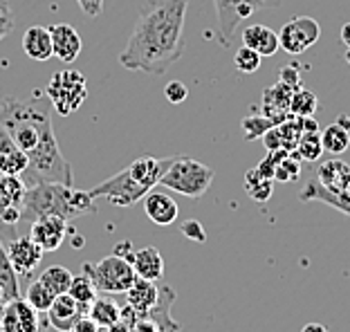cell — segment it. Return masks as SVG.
I'll list each match as a JSON object with an SVG mask.
<instances>
[{
	"instance_id": "1",
	"label": "cell",
	"mask_w": 350,
	"mask_h": 332,
	"mask_svg": "<svg viewBox=\"0 0 350 332\" xmlns=\"http://www.w3.org/2000/svg\"><path fill=\"white\" fill-rule=\"evenodd\" d=\"M191 0H157L139 14L119 54L126 70L160 77L185 54V20Z\"/></svg>"
},
{
	"instance_id": "2",
	"label": "cell",
	"mask_w": 350,
	"mask_h": 332,
	"mask_svg": "<svg viewBox=\"0 0 350 332\" xmlns=\"http://www.w3.org/2000/svg\"><path fill=\"white\" fill-rule=\"evenodd\" d=\"M94 197L90 191H79L68 184H54V182H38L27 186L25 200H23V220L34 223L43 216L77 218L81 213H94Z\"/></svg>"
},
{
	"instance_id": "3",
	"label": "cell",
	"mask_w": 350,
	"mask_h": 332,
	"mask_svg": "<svg viewBox=\"0 0 350 332\" xmlns=\"http://www.w3.org/2000/svg\"><path fill=\"white\" fill-rule=\"evenodd\" d=\"M0 124L25 155L34 151L43 139L54 135L50 113L43 106L16 97H5L0 101Z\"/></svg>"
},
{
	"instance_id": "4",
	"label": "cell",
	"mask_w": 350,
	"mask_h": 332,
	"mask_svg": "<svg viewBox=\"0 0 350 332\" xmlns=\"http://www.w3.org/2000/svg\"><path fill=\"white\" fill-rule=\"evenodd\" d=\"M213 182V169L202 162L193 160V157L175 155L171 166L162 176L160 184L169 191H175L187 197H202L209 191Z\"/></svg>"
},
{
	"instance_id": "5",
	"label": "cell",
	"mask_w": 350,
	"mask_h": 332,
	"mask_svg": "<svg viewBox=\"0 0 350 332\" xmlns=\"http://www.w3.org/2000/svg\"><path fill=\"white\" fill-rule=\"evenodd\" d=\"M83 274L90 276V281L94 283L97 292H103V294H126V290L137 279L133 265L117 254L101 258L99 263H94V265L85 263Z\"/></svg>"
},
{
	"instance_id": "6",
	"label": "cell",
	"mask_w": 350,
	"mask_h": 332,
	"mask_svg": "<svg viewBox=\"0 0 350 332\" xmlns=\"http://www.w3.org/2000/svg\"><path fill=\"white\" fill-rule=\"evenodd\" d=\"M283 0H213L216 7V25L220 31V45H232L234 31L243 20H247L260 10H276Z\"/></svg>"
},
{
	"instance_id": "7",
	"label": "cell",
	"mask_w": 350,
	"mask_h": 332,
	"mask_svg": "<svg viewBox=\"0 0 350 332\" xmlns=\"http://www.w3.org/2000/svg\"><path fill=\"white\" fill-rule=\"evenodd\" d=\"M45 92L50 97L54 110L59 115L68 117L83 106L88 97V81L79 70H63V72H57L50 79Z\"/></svg>"
},
{
	"instance_id": "8",
	"label": "cell",
	"mask_w": 350,
	"mask_h": 332,
	"mask_svg": "<svg viewBox=\"0 0 350 332\" xmlns=\"http://www.w3.org/2000/svg\"><path fill=\"white\" fill-rule=\"evenodd\" d=\"M146 193H148V189L142 186L129 173V169H122L119 173H115L113 178L103 180L97 186L90 189V195L94 200H97V197H106L115 207H133V204L139 202Z\"/></svg>"
},
{
	"instance_id": "9",
	"label": "cell",
	"mask_w": 350,
	"mask_h": 332,
	"mask_svg": "<svg viewBox=\"0 0 350 332\" xmlns=\"http://www.w3.org/2000/svg\"><path fill=\"white\" fill-rule=\"evenodd\" d=\"M321 38L319 23L310 16H294L278 31V47L290 57H299Z\"/></svg>"
},
{
	"instance_id": "10",
	"label": "cell",
	"mask_w": 350,
	"mask_h": 332,
	"mask_svg": "<svg viewBox=\"0 0 350 332\" xmlns=\"http://www.w3.org/2000/svg\"><path fill=\"white\" fill-rule=\"evenodd\" d=\"M41 312H36L23 296L3 303V330L5 332H38L41 330Z\"/></svg>"
},
{
	"instance_id": "11",
	"label": "cell",
	"mask_w": 350,
	"mask_h": 332,
	"mask_svg": "<svg viewBox=\"0 0 350 332\" xmlns=\"http://www.w3.org/2000/svg\"><path fill=\"white\" fill-rule=\"evenodd\" d=\"M68 220L61 218V216H43V218H36L31 223L29 229V238L34 240L38 247L43 251H57L63 240L68 236Z\"/></svg>"
},
{
	"instance_id": "12",
	"label": "cell",
	"mask_w": 350,
	"mask_h": 332,
	"mask_svg": "<svg viewBox=\"0 0 350 332\" xmlns=\"http://www.w3.org/2000/svg\"><path fill=\"white\" fill-rule=\"evenodd\" d=\"M5 247H7V254H10L16 274H21V276H29L34 272L36 267L41 265L43 254H45L29 236H14Z\"/></svg>"
},
{
	"instance_id": "13",
	"label": "cell",
	"mask_w": 350,
	"mask_h": 332,
	"mask_svg": "<svg viewBox=\"0 0 350 332\" xmlns=\"http://www.w3.org/2000/svg\"><path fill=\"white\" fill-rule=\"evenodd\" d=\"M299 200L301 202H323L332 209L346 213L350 218V193H339V191H332L328 186H323L321 182L317 180L314 173L306 182V186L299 191Z\"/></svg>"
},
{
	"instance_id": "14",
	"label": "cell",
	"mask_w": 350,
	"mask_h": 332,
	"mask_svg": "<svg viewBox=\"0 0 350 332\" xmlns=\"http://www.w3.org/2000/svg\"><path fill=\"white\" fill-rule=\"evenodd\" d=\"M52 34V54L63 63H75L77 57L81 54V36L79 31L68 25V23H57V25L50 27Z\"/></svg>"
},
{
	"instance_id": "15",
	"label": "cell",
	"mask_w": 350,
	"mask_h": 332,
	"mask_svg": "<svg viewBox=\"0 0 350 332\" xmlns=\"http://www.w3.org/2000/svg\"><path fill=\"white\" fill-rule=\"evenodd\" d=\"M142 202H144V211H146L148 220L160 227L173 225L180 216L178 202L164 191H153V189H150V191L142 197Z\"/></svg>"
},
{
	"instance_id": "16",
	"label": "cell",
	"mask_w": 350,
	"mask_h": 332,
	"mask_svg": "<svg viewBox=\"0 0 350 332\" xmlns=\"http://www.w3.org/2000/svg\"><path fill=\"white\" fill-rule=\"evenodd\" d=\"M294 88H290L288 83L276 81L274 85H269L262 92L260 99V113L265 117H272L278 124L285 122L290 117V99H292Z\"/></svg>"
},
{
	"instance_id": "17",
	"label": "cell",
	"mask_w": 350,
	"mask_h": 332,
	"mask_svg": "<svg viewBox=\"0 0 350 332\" xmlns=\"http://www.w3.org/2000/svg\"><path fill=\"white\" fill-rule=\"evenodd\" d=\"M83 314H88V312L66 292V294L54 296L50 310H47V321H50V326L54 330L70 332V328H72L77 319L83 317Z\"/></svg>"
},
{
	"instance_id": "18",
	"label": "cell",
	"mask_w": 350,
	"mask_h": 332,
	"mask_svg": "<svg viewBox=\"0 0 350 332\" xmlns=\"http://www.w3.org/2000/svg\"><path fill=\"white\" fill-rule=\"evenodd\" d=\"M27 169V155L14 144L10 133L0 124V173L3 176H23Z\"/></svg>"
},
{
	"instance_id": "19",
	"label": "cell",
	"mask_w": 350,
	"mask_h": 332,
	"mask_svg": "<svg viewBox=\"0 0 350 332\" xmlns=\"http://www.w3.org/2000/svg\"><path fill=\"white\" fill-rule=\"evenodd\" d=\"M131 265L139 279L160 281L164 276V258L157 247H142L137 251H133Z\"/></svg>"
},
{
	"instance_id": "20",
	"label": "cell",
	"mask_w": 350,
	"mask_h": 332,
	"mask_svg": "<svg viewBox=\"0 0 350 332\" xmlns=\"http://www.w3.org/2000/svg\"><path fill=\"white\" fill-rule=\"evenodd\" d=\"M23 50L31 61H50L52 54V34L50 27L43 25H31L23 34Z\"/></svg>"
},
{
	"instance_id": "21",
	"label": "cell",
	"mask_w": 350,
	"mask_h": 332,
	"mask_svg": "<svg viewBox=\"0 0 350 332\" xmlns=\"http://www.w3.org/2000/svg\"><path fill=\"white\" fill-rule=\"evenodd\" d=\"M126 296H129V305L133 307L139 317L157 303V296H160V288L155 286V281H146V279H135L133 286L126 290Z\"/></svg>"
},
{
	"instance_id": "22",
	"label": "cell",
	"mask_w": 350,
	"mask_h": 332,
	"mask_svg": "<svg viewBox=\"0 0 350 332\" xmlns=\"http://www.w3.org/2000/svg\"><path fill=\"white\" fill-rule=\"evenodd\" d=\"M243 45L252 47V50L258 52L262 59L274 57L278 50V34L265 25H250L243 29Z\"/></svg>"
},
{
	"instance_id": "23",
	"label": "cell",
	"mask_w": 350,
	"mask_h": 332,
	"mask_svg": "<svg viewBox=\"0 0 350 332\" xmlns=\"http://www.w3.org/2000/svg\"><path fill=\"white\" fill-rule=\"evenodd\" d=\"M173 301H175V292L169 286H164V288H160L157 303L144 314V317H148L155 323L160 332H180L178 321H173V317H171V303Z\"/></svg>"
},
{
	"instance_id": "24",
	"label": "cell",
	"mask_w": 350,
	"mask_h": 332,
	"mask_svg": "<svg viewBox=\"0 0 350 332\" xmlns=\"http://www.w3.org/2000/svg\"><path fill=\"white\" fill-rule=\"evenodd\" d=\"M323 153V146H321V130L319 128H310L301 133V137L294 146L292 155L297 157L299 162H317Z\"/></svg>"
},
{
	"instance_id": "25",
	"label": "cell",
	"mask_w": 350,
	"mask_h": 332,
	"mask_svg": "<svg viewBox=\"0 0 350 332\" xmlns=\"http://www.w3.org/2000/svg\"><path fill=\"white\" fill-rule=\"evenodd\" d=\"M88 317L97 323L99 328H110L122 319V307H119L113 299L101 296V299H94L92 301L90 310H88Z\"/></svg>"
},
{
	"instance_id": "26",
	"label": "cell",
	"mask_w": 350,
	"mask_h": 332,
	"mask_svg": "<svg viewBox=\"0 0 350 332\" xmlns=\"http://www.w3.org/2000/svg\"><path fill=\"white\" fill-rule=\"evenodd\" d=\"M0 288H3V292H5V303L12 301V299H16V296H21L18 274H16V270H14L3 238H0Z\"/></svg>"
},
{
	"instance_id": "27",
	"label": "cell",
	"mask_w": 350,
	"mask_h": 332,
	"mask_svg": "<svg viewBox=\"0 0 350 332\" xmlns=\"http://www.w3.org/2000/svg\"><path fill=\"white\" fill-rule=\"evenodd\" d=\"M321 146L330 155H341L350 148V130L341 124H332L321 130Z\"/></svg>"
},
{
	"instance_id": "28",
	"label": "cell",
	"mask_w": 350,
	"mask_h": 332,
	"mask_svg": "<svg viewBox=\"0 0 350 332\" xmlns=\"http://www.w3.org/2000/svg\"><path fill=\"white\" fill-rule=\"evenodd\" d=\"M348 171H350V164H346L344 160H328V162H323L321 166H317L314 176L323 186L332 189V191H339L341 180H344V176Z\"/></svg>"
},
{
	"instance_id": "29",
	"label": "cell",
	"mask_w": 350,
	"mask_h": 332,
	"mask_svg": "<svg viewBox=\"0 0 350 332\" xmlns=\"http://www.w3.org/2000/svg\"><path fill=\"white\" fill-rule=\"evenodd\" d=\"M68 294L88 312L92 301L97 299V288H94V283L90 281V276L88 274H79V276H72V283H70Z\"/></svg>"
},
{
	"instance_id": "30",
	"label": "cell",
	"mask_w": 350,
	"mask_h": 332,
	"mask_svg": "<svg viewBox=\"0 0 350 332\" xmlns=\"http://www.w3.org/2000/svg\"><path fill=\"white\" fill-rule=\"evenodd\" d=\"M38 281H41L47 290H52L54 296H59V294H66V292L70 290V283H72V274H70V270H66V267L52 265V267H47L45 272H41Z\"/></svg>"
},
{
	"instance_id": "31",
	"label": "cell",
	"mask_w": 350,
	"mask_h": 332,
	"mask_svg": "<svg viewBox=\"0 0 350 332\" xmlns=\"http://www.w3.org/2000/svg\"><path fill=\"white\" fill-rule=\"evenodd\" d=\"M319 108V97L312 92V90H304V88H297L292 92V99H290V115H297V117H312Z\"/></svg>"
},
{
	"instance_id": "32",
	"label": "cell",
	"mask_w": 350,
	"mask_h": 332,
	"mask_svg": "<svg viewBox=\"0 0 350 332\" xmlns=\"http://www.w3.org/2000/svg\"><path fill=\"white\" fill-rule=\"evenodd\" d=\"M245 191L250 193L252 200L256 202H267L272 197V180L260 178L256 169L245 173Z\"/></svg>"
},
{
	"instance_id": "33",
	"label": "cell",
	"mask_w": 350,
	"mask_h": 332,
	"mask_svg": "<svg viewBox=\"0 0 350 332\" xmlns=\"http://www.w3.org/2000/svg\"><path fill=\"white\" fill-rule=\"evenodd\" d=\"M274 126H278L276 120H272V117H265L262 113H252L250 117H245L243 120V130H245V139L247 141H254L262 137L269 128H274Z\"/></svg>"
},
{
	"instance_id": "34",
	"label": "cell",
	"mask_w": 350,
	"mask_h": 332,
	"mask_svg": "<svg viewBox=\"0 0 350 332\" xmlns=\"http://www.w3.org/2000/svg\"><path fill=\"white\" fill-rule=\"evenodd\" d=\"M25 301L34 307L36 312H47L50 310V305L54 301V294H52V290H47L41 281H34V283H29V288H27V294H25Z\"/></svg>"
},
{
	"instance_id": "35",
	"label": "cell",
	"mask_w": 350,
	"mask_h": 332,
	"mask_svg": "<svg viewBox=\"0 0 350 332\" xmlns=\"http://www.w3.org/2000/svg\"><path fill=\"white\" fill-rule=\"evenodd\" d=\"M260 61H262L260 54L254 52L252 47H247V45H243L241 50L234 54V66L238 68V72H243V74L256 72V70L260 68Z\"/></svg>"
},
{
	"instance_id": "36",
	"label": "cell",
	"mask_w": 350,
	"mask_h": 332,
	"mask_svg": "<svg viewBox=\"0 0 350 332\" xmlns=\"http://www.w3.org/2000/svg\"><path fill=\"white\" fill-rule=\"evenodd\" d=\"M23 223V209L12 204L0 191V229H16V225Z\"/></svg>"
},
{
	"instance_id": "37",
	"label": "cell",
	"mask_w": 350,
	"mask_h": 332,
	"mask_svg": "<svg viewBox=\"0 0 350 332\" xmlns=\"http://www.w3.org/2000/svg\"><path fill=\"white\" fill-rule=\"evenodd\" d=\"M299 178H301V162L292 153L276 164V171H274L276 182H283L285 184V182H297Z\"/></svg>"
},
{
	"instance_id": "38",
	"label": "cell",
	"mask_w": 350,
	"mask_h": 332,
	"mask_svg": "<svg viewBox=\"0 0 350 332\" xmlns=\"http://www.w3.org/2000/svg\"><path fill=\"white\" fill-rule=\"evenodd\" d=\"M164 97H166V101H169V104H185L187 101V97H189V88L182 81H178V79H175V81H169L164 85Z\"/></svg>"
},
{
	"instance_id": "39",
	"label": "cell",
	"mask_w": 350,
	"mask_h": 332,
	"mask_svg": "<svg viewBox=\"0 0 350 332\" xmlns=\"http://www.w3.org/2000/svg\"><path fill=\"white\" fill-rule=\"evenodd\" d=\"M16 25V14L7 0H0V41L10 34Z\"/></svg>"
},
{
	"instance_id": "40",
	"label": "cell",
	"mask_w": 350,
	"mask_h": 332,
	"mask_svg": "<svg viewBox=\"0 0 350 332\" xmlns=\"http://www.w3.org/2000/svg\"><path fill=\"white\" fill-rule=\"evenodd\" d=\"M278 81L288 83L290 88H294V90L301 88V74H299V66H297V63H288V66H283Z\"/></svg>"
},
{
	"instance_id": "41",
	"label": "cell",
	"mask_w": 350,
	"mask_h": 332,
	"mask_svg": "<svg viewBox=\"0 0 350 332\" xmlns=\"http://www.w3.org/2000/svg\"><path fill=\"white\" fill-rule=\"evenodd\" d=\"M182 234H185L189 240H196V243L206 240L204 227H202V223H198V220H187V223L182 225Z\"/></svg>"
},
{
	"instance_id": "42",
	"label": "cell",
	"mask_w": 350,
	"mask_h": 332,
	"mask_svg": "<svg viewBox=\"0 0 350 332\" xmlns=\"http://www.w3.org/2000/svg\"><path fill=\"white\" fill-rule=\"evenodd\" d=\"M77 3H79V7H81V12L85 16H90V18L99 16L103 10V0H77Z\"/></svg>"
},
{
	"instance_id": "43",
	"label": "cell",
	"mask_w": 350,
	"mask_h": 332,
	"mask_svg": "<svg viewBox=\"0 0 350 332\" xmlns=\"http://www.w3.org/2000/svg\"><path fill=\"white\" fill-rule=\"evenodd\" d=\"M274 171H276V162L269 155L260 164H256V173H258L260 178H265V180H272L274 182Z\"/></svg>"
},
{
	"instance_id": "44",
	"label": "cell",
	"mask_w": 350,
	"mask_h": 332,
	"mask_svg": "<svg viewBox=\"0 0 350 332\" xmlns=\"http://www.w3.org/2000/svg\"><path fill=\"white\" fill-rule=\"evenodd\" d=\"M70 332H99V326L88 317V314H83V317L77 319V323L70 328Z\"/></svg>"
},
{
	"instance_id": "45",
	"label": "cell",
	"mask_w": 350,
	"mask_h": 332,
	"mask_svg": "<svg viewBox=\"0 0 350 332\" xmlns=\"http://www.w3.org/2000/svg\"><path fill=\"white\" fill-rule=\"evenodd\" d=\"M113 254H117V256H122V258H126L131 263V258H133V245L129 243V240H124V243H119L117 247H115V251Z\"/></svg>"
},
{
	"instance_id": "46",
	"label": "cell",
	"mask_w": 350,
	"mask_h": 332,
	"mask_svg": "<svg viewBox=\"0 0 350 332\" xmlns=\"http://www.w3.org/2000/svg\"><path fill=\"white\" fill-rule=\"evenodd\" d=\"M301 332H328V328L321 326V323H308V326H304V330Z\"/></svg>"
},
{
	"instance_id": "47",
	"label": "cell",
	"mask_w": 350,
	"mask_h": 332,
	"mask_svg": "<svg viewBox=\"0 0 350 332\" xmlns=\"http://www.w3.org/2000/svg\"><path fill=\"white\" fill-rule=\"evenodd\" d=\"M341 41H344L346 47H350V23H346V25L341 27Z\"/></svg>"
},
{
	"instance_id": "48",
	"label": "cell",
	"mask_w": 350,
	"mask_h": 332,
	"mask_svg": "<svg viewBox=\"0 0 350 332\" xmlns=\"http://www.w3.org/2000/svg\"><path fill=\"white\" fill-rule=\"evenodd\" d=\"M337 124H341L344 128H348L350 130V117H346V115H341L339 120H337Z\"/></svg>"
},
{
	"instance_id": "49",
	"label": "cell",
	"mask_w": 350,
	"mask_h": 332,
	"mask_svg": "<svg viewBox=\"0 0 350 332\" xmlns=\"http://www.w3.org/2000/svg\"><path fill=\"white\" fill-rule=\"evenodd\" d=\"M0 332H5L3 330V303H0Z\"/></svg>"
},
{
	"instance_id": "50",
	"label": "cell",
	"mask_w": 350,
	"mask_h": 332,
	"mask_svg": "<svg viewBox=\"0 0 350 332\" xmlns=\"http://www.w3.org/2000/svg\"><path fill=\"white\" fill-rule=\"evenodd\" d=\"M344 59H346V63H348V68H350V47L346 50V54H344Z\"/></svg>"
},
{
	"instance_id": "51",
	"label": "cell",
	"mask_w": 350,
	"mask_h": 332,
	"mask_svg": "<svg viewBox=\"0 0 350 332\" xmlns=\"http://www.w3.org/2000/svg\"><path fill=\"white\" fill-rule=\"evenodd\" d=\"M0 303H5V292H3V288H0Z\"/></svg>"
}]
</instances>
